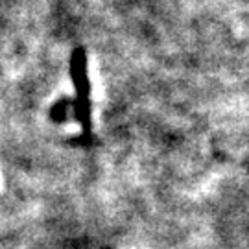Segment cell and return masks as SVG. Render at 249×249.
I'll return each instance as SVG.
<instances>
[{"label": "cell", "instance_id": "obj_2", "mask_svg": "<svg viewBox=\"0 0 249 249\" xmlns=\"http://www.w3.org/2000/svg\"><path fill=\"white\" fill-rule=\"evenodd\" d=\"M72 107H74V116L76 120L80 122V125L83 127L85 133L90 131V115H92V109H90V100L89 98H81V96H76V100L72 102Z\"/></svg>", "mask_w": 249, "mask_h": 249}, {"label": "cell", "instance_id": "obj_3", "mask_svg": "<svg viewBox=\"0 0 249 249\" xmlns=\"http://www.w3.org/2000/svg\"><path fill=\"white\" fill-rule=\"evenodd\" d=\"M72 107L71 98H59L50 107V120L53 124H63L69 118V109Z\"/></svg>", "mask_w": 249, "mask_h": 249}, {"label": "cell", "instance_id": "obj_4", "mask_svg": "<svg viewBox=\"0 0 249 249\" xmlns=\"http://www.w3.org/2000/svg\"><path fill=\"white\" fill-rule=\"evenodd\" d=\"M106 249H107V248H106Z\"/></svg>", "mask_w": 249, "mask_h": 249}, {"label": "cell", "instance_id": "obj_1", "mask_svg": "<svg viewBox=\"0 0 249 249\" xmlns=\"http://www.w3.org/2000/svg\"><path fill=\"white\" fill-rule=\"evenodd\" d=\"M71 80L76 89V96L89 98L90 94V81L89 69H87V52L85 48H74L71 55Z\"/></svg>", "mask_w": 249, "mask_h": 249}]
</instances>
